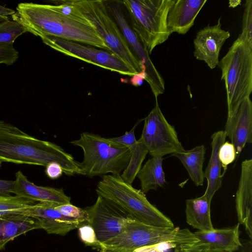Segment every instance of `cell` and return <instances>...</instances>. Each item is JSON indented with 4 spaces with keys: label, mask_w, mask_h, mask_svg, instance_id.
Instances as JSON below:
<instances>
[{
    "label": "cell",
    "mask_w": 252,
    "mask_h": 252,
    "mask_svg": "<svg viewBox=\"0 0 252 252\" xmlns=\"http://www.w3.org/2000/svg\"><path fill=\"white\" fill-rule=\"evenodd\" d=\"M11 17L27 32L40 38L53 36L111 52L94 26L84 17L64 15L52 5L21 2Z\"/></svg>",
    "instance_id": "1"
},
{
    "label": "cell",
    "mask_w": 252,
    "mask_h": 252,
    "mask_svg": "<svg viewBox=\"0 0 252 252\" xmlns=\"http://www.w3.org/2000/svg\"><path fill=\"white\" fill-rule=\"evenodd\" d=\"M0 160L46 166L57 162L67 176L84 175L80 162L56 144L36 138L0 120Z\"/></svg>",
    "instance_id": "2"
},
{
    "label": "cell",
    "mask_w": 252,
    "mask_h": 252,
    "mask_svg": "<svg viewBox=\"0 0 252 252\" xmlns=\"http://www.w3.org/2000/svg\"><path fill=\"white\" fill-rule=\"evenodd\" d=\"M218 65L225 86L227 117H230L252 92V44L239 34Z\"/></svg>",
    "instance_id": "3"
},
{
    "label": "cell",
    "mask_w": 252,
    "mask_h": 252,
    "mask_svg": "<svg viewBox=\"0 0 252 252\" xmlns=\"http://www.w3.org/2000/svg\"><path fill=\"white\" fill-rule=\"evenodd\" d=\"M96 192L118 205L133 219L158 227H174L172 220L152 204L140 189L123 181L121 175H104L97 184Z\"/></svg>",
    "instance_id": "4"
},
{
    "label": "cell",
    "mask_w": 252,
    "mask_h": 252,
    "mask_svg": "<svg viewBox=\"0 0 252 252\" xmlns=\"http://www.w3.org/2000/svg\"><path fill=\"white\" fill-rule=\"evenodd\" d=\"M198 241L187 228L150 225L131 219L119 234L99 244V252H133L142 247L169 243L192 245Z\"/></svg>",
    "instance_id": "5"
},
{
    "label": "cell",
    "mask_w": 252,
    "mask_h": 252,
    "mask_svg": "<svg viewBox=\"0 0 252 252\" xmlns=\"http://www.w3.org/2000/svg\"><path fill=\"white\" fill-rule=\"evenodd\" d=\"M83 151L80 162L84 175L90 178L108 173L121 175L127 166L130 152L124 145L99 135L83 132L77 140L70 142Z\"/></svg>",
    "instance_id": "6"
},
{
    "label": "cell",
    "mask_w": 252,
    "mask_h": 252,
    "mask_svg": "<svg viewBox=\"0 0 252 252\" xmlns=\"http://www.w3.org/2000/svg\"><path fill=\"white\" fill-rule=\"evenodd\" d=\"M174 0H126L121 1L128 11L132 30L150 55L158 45L171 35L166 23Z\"/></svg>",
    "instance_id": "7"
},
{
    "label": "cell",
    "mask_w": 252,
    "mask_h": 252,
    "mask_svg": "<svg viewBox=\"0 0 252 252\" xmlns=\"http://www.w3.org/2000/svg\"><path fill=\"white\" fill-rule=\"evenodd\" d=\"M67 1L73 5L83 17L94 26L112 52L120 58L137 73L145 72L109 12L105 1L71 0Z\"/></svg>",
    "instance_id": "8"
},
{
    "label": "cell",
    "mask_w": 252,
    "mask_h": 252,
    "mask_svg": "<svg viewBox=\"0 0 252 252\" xmlns=\"http://www.w3.org/2000/svg\"><path fill=\"white\" fill-rule=\"evenodd\" d=\"M144 125L139 139L152 157L163 156L185 151L177 133L163 115L156 100L155 106L144 119Z\"/></svg>",
    "instance_id": "9"
},
{
    "label": "cell",
    "mask_w": 252,
    "mask_h": 252,
    "mask_svg": "<svg viewBox=\"0 0 252 252\" xmlns=\"http://www.w3.org/2000/svg\"><path fill=\"white\" fill-rule=\"evenodd\" d=\"M41 39L47 46L66 56L123 75L132 77L137 73L113 52L53 36H45Z\"/></svg>",
    "instance_id": "10"
},
{
    "label": "cell",
    "mask_w": 252,
    "mask_h": 252,
    "mask_svg": "<svg viewBox=\"0 0 252 252\" xmlns=\"http://www.w3.org/2000/svg\"><path fill=\"white\" fill-rule=\"evenodd\" d=\"M85 209L89 225L100 243L121 233L132 218L118 205L100 195L94 204Z\"/></svg>",
    "instance_id": "11"
},
{
    "label": "cell",
    "mask_w": 252,
    "mask_h": 252,
    "mask_svg": "<svg viewBox=\"0 0 252 252\" xmlns=\"http://www.w3.org/2000/svg\"><path fill=\"white\" fill-rule=\"evenodd\" d=\"M111 16L120 28L127 45L140 64L146 74V81L148 82L155 97L165 90L164 80L151 61L149 54L143 47L139 39L127 22L122 9L121 1H111L107 3Z\"/></svg>",
    "instance_id": "12"
},
{
    "label": "cell",
    "mask_w": 252,
    "mask_h": 252,
    "mask_svg": "<svg viewBox=\"0 0 252 252\" xmlns=\"http://www.w3.org/2000/svg\"><path fill=\"white\" fill-rule=\"evenodd\" d=\"M230 36L228 31L221 29L220 18L216 25H208L197 32L193 40L194 56L214 69L219 63L222 46Z\"/></svg>",
    "instance_id": "13"
},
{
    "label": "cell",
    "mask_w": 252,
    "mask_h": 252,
    "mask_svg": "<svg viewBox=\"0 0 252 252\" xmlns=\"http://www.w3.org/2000/svg\"><path fill=\"white\" fill-rule=\"evenodd\" d=\"M224 127L236 155L241 153L246 144L252 143V102L250 97L240 104L233 116L227 117Z\"/></svg>",
    "instance_id": "14"
},
{
    "label": "cell",
    "mask_w": 252,
    "mask_h": 252,
    "mask_svg": "<svg viewBox=\"0 0 252 252\" xmlns=\"http://www.w3.org/2000/svg\"><path fill=\"white\" fill-rule=\"evenodd\" d=\"M57 205L50 202L36 203L30 209L28 216L37 220L40 229L49 234L63 236L82 226L78 221L62 215L55 208Z\"/></svg>",
    "instance_id": "15"
},
{
    "label": "cell",
    "mask_w": 252,
    "mask_h": 252,
    "mask_svg": "<svg viewBox=\"0 0 252 252\" xmlns=\"http://www.w3.org/2000/svg\"><path fill=\"white\" fill-rule=\"evenodd\" d=\"M236 209L238 223L243 224L249 237L252 238V159H246L241 164L238 189L236 193Z\"/></svg>",
    "instance_id": "16"
},
{
    "label": "cell",
    "mask_w": 252,
    "mask_h": 252,
    "mask_svg": "<svg viewBox=\"0 0 252 252\" xmlns=\"http://www.w3.org/2000/svg\"><path fill=\"white\" fill-rule=\"evenodd\" d=\"M12 193L36 202L70 203V197L65 194L63 189L37 186L30 182L21 171L15 173Z\"/></svg>",
    "instance_id": "17"
},
{
    "label": "cell",
    "mask_w": 252,
    "mask_h": 252,
    "mask_svg": "<svg viewBox=\"0 0 252 252\" xmlns=\"http://www.w3.org/2000/svg\"><path fill=\"white\" fill-rule=\"evenodd\" d=\"M207 0H174L167 16L170 34H185L194 25L196 17Z\"/></svg>",
    "instance_id": "18"
},
{
    "label": "cell",
    "mask_w": 252,
    "mask_h": 252,
    "mask_svg": "<svg viewBox=\"0 0 252 252\" xmlns=\"http://www.w3.org/2000/svg\"><path fill=\"white\" fill-rule=\"evenodd\" d=\"M239 226L240 224L238 223L229 228L196 231L193 234L198 241L194 244L207 246L210 250L234 251L241 245Z\"/></svg>",
    "instance_id": "19"
},
{
    "label": "cell",
    "mask_w": 252,
    "mask_h": 252,
    "mask_svg": "<svg viewBox=\"0 0 252 252\" xmlns=\"http://www.w3.org/2000/svg\"><path fill=\"white\" fill-rule=\"evenodd\" d=\"M226 135L223 130H219L211 136L212 152L208 165L205 170L204 177L207 181V186L204 195L209 202L217 191L222 186L223 175L221 174V164L219 158V150L225 142Z\"/></svg>",
    "instance_id": "20"
},
{
    "label": "cell",
    "mask_w": 252,
    "mask_h": 252,
    "mask_svg": "<svg viewBox=\"0 0 252 252\" xmlns=\"http://www.w3.org/2000/svg\"><path fill=\"white\" fill-rule=\"evenodd\" d=\"M35 229H40L37 220L24 214L0 216V251L15 238Z\"/></svg>",
    "instance_id": "21"
},
{
    "label": "cell",
    "mask_w": 252,
    "mask_h": 252,
    "mask_svg": "<svg viewBox=\"0 0 252 252\" xmlns=\"http://www.w3.org/2000/svg\"><path fill=\"white\" fill-rule=\"evenodd\" d=\"M210 204L206 196L186 200V216L187 223L199 231L214 229L211 219Z\"/></svg>",
    "instance_id": "22"
},
{
    "label": "cell",
    "mask_w": 252,
    "mask_h": 252,
    "mask_svg": "<svg viewBox=\"0 0 252 252\" xmlns=\"http://www.w3.org/2000/svg\"><path fill=\"white\" fill-rule=\"evenodd\" d=\"M163 158L152 157L141 167L136 177L140 181L141 190L144 193L151 189L156 190L166 184L162 168Z\"/></svg>",
    "instance_id": "23"
},
{
    "label": "cell",
    "mask_w": 252,
    "mask_h": 252,
    "mask_svg": "<svg viewBox=\"0 0 252 252\" xmlns=\"http://www.w3.org/2000/svg\"><path fill=\"white\" fill-rule=\"evenodd\" d=\"M205 153L206 148L204 145H202L189 150L172 154L181 161L190 179L197 187L203 186L204 181L203 166Z\"/></svg>",
    "instance_id": "24"
},
{
    "label": "cell",
    "mask_w": 252,
    "mask_h": 252,
    "mask_svg": "<svg viewBox=\"0 0 252 252\" xmlns=\"http://www.w3.org/2000/svg\"><path fill=\"white\" fill-rule=\"evenodd\" d=\"M128 149L130 152L129 161L121 177L124 182L132 185L148 151L146 147L138 140L133 146Z\"/></svg>",
    "instance_id": "25"
},
{
    "label": "cell",
    "mask_w": 252,
    "mask_h": 252,
    "mask_svg": "<svg viewBox=\"0 0 252 252\" xmlns=\"http://www.w3.org/2000/svg\"><path fill=\"white\" fill-rule=\"evenodd\" d=\"M36 202L16 195L0 196V216L12 214L28 216L30 209Z\"/></svg>",
    "instance_id": "26"
},
{
    "label": "cell",
    "mask_w": 252,
    "mask_h": 252,
    "mask_svg": "<svg viewBox=\"0 0 252 252\" xmlns=\"http://www.w3.org/2000/svg\"><path fill=\"white\" fill-rule=\"evenodd\" d=\"M27 32L24 27L19 23L8 20L0 23V47L13 45L15 40Z\"/></svg>",
    "instance_id": "27"
},
{
    "label": "cell",
    "mask_w": 252,
    "mask_h": 252,
    "mask_svg": "<svg viewBox=\"0 0 252 252\" xmlns=\"http://www.w3.org/2000/svg\"><path fill=\"white\" fill-rule=\"evenodd\" d=\"M55 208L63 216L78 221L82 225H89L87 213L85 209L79 208L70 203L58 204Z\"/></svg>",
    "instance_id": "28"
},
{
    "label": "cell",
    "mask_w": 252,
    "mask_h": 252,
    "mask_svg": "<svg viewBox=\"0 0 252 252\" xmlns=\"http://www.w3.org/2000/svg\"><path fill=\"white\" fill-rule=\"evenodd\" d=\"M244 7L242 32L240 34L252 44V0H246Z\"/></svg>",
    "instance_id": "29"
},
{
    "label": "cell",
    "mask_w": 252,
    "mask_h": 252,
    "mask_svg": "<svg viewBox=\"0 0 252 252\" xmlns=\"http://www.w3.org/2000/svg\"><path fill=\"white\" fill-rule=\"evenodd\" d=\"M219 158L223 168L224 174L227 165L232 163L235 159L236 153L234 145L229 142H224L220 147Z\"/></svg>",
    "instance_id": "30"
},
{
    "label": "cell",
    "mask_w": 252,
    "mask_h": 252,
    "mask_svg": "<svg viewBox=\"0 0 252 252\" xmlns=\"http://www.w3.org/2000/svg\"><path fill=\"white\" fill-rule=\"evenodd\" d=\"M81 240L86 245L99 249V243L96 238L93 228L89 224L84 225L78 228Z\"/></svg>",
    "instance_id": "31"
},
{
    "label": "cell",
    "mask_w": 252,
    "mask_h": 252,
    "mask_svg": "<svg viewBox=\"0 0 252 252\" xmlns=\"http://www.w3.org/2000/svg\"><path fill=\"white\" fill-rule=\"evenodd\" d=\"M18 58L19 53L13 45L0 47V64L12 65L17 61Z\"/></svg>",
    "instance_id": "32"
},
{
    "label": "cell",
    "mask_w": 252,
    "mask_h": 252,
    "mask_svg": "<svg viewBox=\"0 0 252 252\" xmlns=\"http://www.w3.org/2000/svg\"><path fill=\"white\" fill-rule=\"evenodd\" d=\"M142 120H139L134 125L132 128L128 132L126 131L125 134L122 136L110 138V139L116 142L121 144L125 146L128 148L133 146L136 142L137 140L136 139L134 131L138 126V125L142 121Z\"/></svg>",
    "instance_id": "33"
},
{
    "label": "cell",
    "mask_w": 252,
    "mask_h": 252,
    "mask_svg": "<svg viewBox=\"0 0 252 252\" xmlns=\"http://www.w3.org/2000/svg\"><path fill=\"white\" fill-rule=\"evenodd\" d=\"M210 249L207 246L192 245H180L174 248V252H209Z\"/></svg>",
    "instance_id": "34"
},
{
    "label": "cell",
    "mask_w": 252,
    "mask_h": 252,
    "mask_svg": "<svg viewBox=\"0 0 252 252\" xmlns=\"http://www.w3.org/2000/svg\"><path fill=\"white\" fill-rule=\"evenodd\" d=\"M45 167V172L46 175L52 180L58 179L63 173L61 166L57 162L50 163Z\"/></svg>",
    "instance_id": "35"
},
{
    "label": "cell",
    "mask_w": 252,
    "mask_h": 252,
    "mask_svg": "<svg viewBox=\"0 0 252 252\" xmlns=\"http://www.w3.org/2000/svg\"><path fill=\"white\" fill-rule=\"evenodd\" d=\"M14 181L0 180V196H9L12 193Z\"/></svg>",
    "instance_id": "36"
},
{
    "label": "cell",
    "mask_w": 252,
    "mask_h": 252,
    "mask_svg": "<svg viewBox=\"0 0 252 252\" xmlns=\"http://www.w3.org/2000/svg\"><path fill=\"white\" fill-rule=\"evenodd\" d=\"M146 74L145 72H141L132 76L130 81L133 85L138 87L141 86L143 83V80H146Z\"/></svg>",
    "instance_id": "37"
},
{
    "label": "cell",
    "mask_w": 252,
    "mask_h": 252,
    "mask_svg": "<svg viewBox=\"0 0 252 252\" xmlns=\"http://www.w3.org/2000/svg\"><path fill=\"white\" fill-rule=\"evenodd\" d=\"M133 252H164V251L160 248L158 244L142 247L135 250Z\"/></svg>",
    "instance_id": "38"
},
{
    "label": "cell",
    "mask_w": 252,
    "mask_h": 252,
    "mask_svg": "<svg viewBox=\"0 0 252 252\" xmlns=\"http://www.w3.org/2000/svg\"><path fill=\"white\" fill-rule=\"evenodd\" d=\"M231 252H252V243L251 241L241 242V245L236 250Z\"/></svg>",
    "instance_id": "39"
},
{
    "label": "cell",
    "mask_w": 252,
    "mask_h": 252,
    "mask_svg": "<svg viewBox=\"0 0 252 252\" xmlns=\"http://www.w3.org/2000/svg\"><path fill=\"white\" fill-rule=\"evenodd\" d=\"M15 11L7 7L0 5V16L3 17H8L9 16H12L15 13Z\"/></svg>",
    "instance_id": "40"
},
{
    "label": "cell",
    "mask_w": 252,
    "mask_h": 252,
    "mask_svg": "<svg viewBox=\"0 0 252 252\" xmlns=\"http://www.w3.org/2000/svg\"><path fill=\"white\" fill-rule=\"evenodd\" d=\"M241 0H230L229 2V7H235L240 4Z\"/></svg>",
    "instance_id": "41"
},
{
    "label": "cell",
    "mask_w": 252,
    "mask_h": 252,
    "mask_svg": "<svg viewBox=\"0 0 252 252\" xmlns=\"http://www.w3.org/2000/svg\"><path fill=\"white\" fill-rule=\"evenodd\" d=\"M8 20H9V18L8 17H3L0 16V23Z\"/></svg>",
    "instance_id": "42"
},
{
    "label": "cell",
    "mask_w": 252,
    "mask_h": 252,
    "mask_svg": "<svg viewBox=\"0 0 252 252\" xmlns=\"http://www.w3.org/2000/svg\"><path fill=\"white\" fill-rule=\"evenodd\" d=\"M209 252H228L225 251L210 250Z\"/></svg>",
    "instance_id": "43"
},
{
    "label": "cell",
    "mask_w": 252,
    "mask_h": 252,
    "mask_svg": "<svg viewBox=\"0 0 252 252\" xmlns=\"http://www.w3.org/2000/svg\"><path fill=\"white\" fill-rule=\"evenodd\" d=\"M2 161H1V160H0V168L1 166V163H2Z\"/></svg>",
    "instance_id": "44"
}]
</instances>
